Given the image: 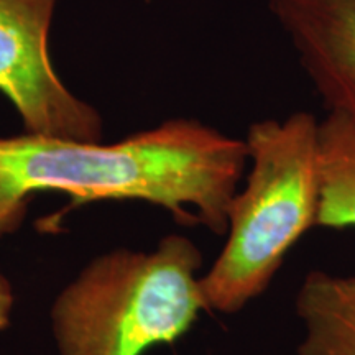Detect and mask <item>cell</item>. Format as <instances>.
<instances>
[{
    "label": "cell",
    "mask_w": 355,
    "mask_h": 355,
    "mask_svg": "<svg viewBox=\"0 0 355 355\" xmlns=\"http://www.w3.org/2000/svg\"><path fill=\"white\" fill-rule=\"evenodd\" d=\"M296 311L306 326L300 355H355V275L308 273Z\"/></svg>",
    "instance_id": "obj_6"
},
{
    "label": "cell",
    "mask_w": 355,
    "mask_h": 355,
    "mask_svg": "<svg viewBox=\"0 0 355 355\" xmlns=\"http://www.w3.org/2000/svg\"><path fill=\"white\" fill-rule=\"evenodd\" d=\"M199 248L166 235L152 252L127 248L97 257L51 306L60 355H144L173 344L207 311Z\"/></svg>",
    "instance_id": "obj_2"
},
{
    "label": "cell",
    "mask_w": 355,
    "mask_h": 355,
    "mask_svg": "<svg viewBox=\"0 0 355 355\" xmlns=\"http://www.w3.org/2000/svg\"><path fill=\"white\" fill-rule=\"evenodd\" d=\"M318 119L295 112L247 130V183L227 211V242L201 277L207 311L232 314L260 296L293 245L316 225Z\"/></svg>",
    "instance_id": "obj_3"
},
{
    "label": "cell",
    "mask_w": 355,
    "mask_h": 355,
    "mask_svg": "<svg viewBox=\"0 0 355 355\" xmlns=\"http://www.w3.org/2000/svg\"><path fill=\"white\" fill-rule=\"evenodd\" d=\"M15 296L10 282L0 272V331H6L10 324Z\"/></svg>",
    "instance_id": "obj_8"
},
{
    "label": "cell",
    "mask_w": 355,
    "mask_h": 355,
    "mask_svg": "<svg viewBox=\"0 0 355 355\" xmlns=\"http://www.w3.org/2000/svg\"><path fill=\"white\" fill-rule=\"evenodd\" d=\"M316 225L355 227V117L327 110L316 130Z\"/></svg>",
    "instance_id": "obj_7"
},
{
    "label": "cell",
    "mask_w": 355,
    "mask_h": 355,
    "mask_svg": "<svg viewBox=\"0 0 355 355\" xmlns=\"http://www.w3.org/2000/svg\"><path fill=\"white\" fill-rule=\"evenodd\" d=\"M324 107L355 117V0H268Z\"/></svg>",
    "instance_id": "obj_5"
},
{
    "label": "cell",
    "mask_w": 355,
    "mask_h": 355,
    "mask_svg": "<svg viewBox=\"0 0 355 355\" xmlns=\"http://www.w3.org/2000/svg\"><path fill=\"white\" fill-rule=\"evenodd\" d=\"M56 3L0 0V92L26 133L101 141V114L74 96L53 66L48 40Z\"/></svg>",
    "instance_id": "obj_4"
},
{
    "label": "cell",
    "mask_w": 355,
    "mask_h": 355,
    "mask_svg": "<svg viewBox=\"0 0 355 355\" xmlns=\"http://www.w3.org/2000/svg\"><path fill=\"white\" fill-rule=\"evenodd\" d=\"M248 163L245 140L194 119H171L115 144L20 133L0 137V237L21 224L35 193L58 191L69 207L144 201L183 225L220 235Z\"/></svg>",
    "instance_id": "obj_1"
}]
</instances>
